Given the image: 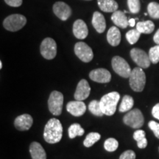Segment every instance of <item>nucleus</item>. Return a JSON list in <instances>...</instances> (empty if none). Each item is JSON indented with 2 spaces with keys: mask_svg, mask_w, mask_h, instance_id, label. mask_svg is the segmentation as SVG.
<instances>
[{
  "mask_svg": "<svg viewBox=\"0 0 159 159\" xmlns=\"http://www.w3.org/2000/svg\"><path fill=\"white\" fill-rule=\"evenodd\" d=\"M63 136V127L58 119L52 118L48 121L43 130V138L47 143L55 144L61 140Z\"/></svg>",
  "mask_w": 159,
  "mask_h": 159,
  "instance_id": "f257e3e1",
  "label": "nucleus"
},
{
  "mask_svg": "<svg viewBox=\"0 0 159 159\" xmlns=\"http://www.w3.org/2000/svg\"><path fill=\"white\" fill-rule=\"evenodd\" d=\"M119 99H120V95L116 91H113L104 95L99 100L103 114L106 116L114 115L116 112L117 103Z\"/></svg>",
  "mask_w": 159,
  "mask_h": 159,
  "instance_id": "f03ea898",
  "label": "nucleus"
},
{
  "mask_svg": "<svg viewBox=\"0 0 159 159\" xmlns=\"http://www.w3.org/2000/svg\"><path fill=\"white\" fill-rule=\"evenodd\" d=\"M129 83L134 91L141 92L144 90L146 84V75L142 68L136 67L133 69L129 77Z\"/></svg>",
  "mask_w": 159,
  "mask_h": 159,
  "instance_id": "7ed1b4c3",
  "label": "nucleus"
},
{
  "mask_svg": "<svg viewBox=\"0 0 159 159\" xmlns=\"http://www.w3.org/2000/svg\"><path fill=\"white\" fill-rule=\"evenodd\" d=\"M125 125L134 129L142 128L144 123V118L142 111L138 108H134L129 111L123 118Z\"/></svg>",
  "mask_w": 159,
  "mask_h": 159,
  "instance_id": "20e7f679",
  "label": "nucleus"
},
{
  "mask_svg": "<svg viewBox=\"0 0 159 159\" xmlns=\"http://www.w3.org/2000/svg\"><path fill=\"white\" fill-rule=\"evenodd\" d=\"M27 23V19L21 14H13L9 16L3 21L4 27L7 30L16 32L23 28Z\"/></svg>",
  "mask_w": 159,
  "mask_h": 159,
  "instance_id": "39448f33",
  "label": "nucleus"
},
{
  "mask_svg": "<svg viewBox=\"0 0 159 159\" xmlns=\"http://www.w3.org/2000/svg\"><path fill=\"white\" fill-rule=\"evenodd\" d=\"M63 103V95L57 91H53L48 99L49 110L52 114L59 116L61 114Z\"/></svg>",
  "mask_w": 159,
  "mask_h": 159,
  "instance_id": "423d86ee",
  "label": "nucleus"
},
{
  "mask_svg": "<svg viewBox=\"0 0 159 159\" xmlns=\"http://www.w3.org/2000/svg\"><path fill=\"white\" fill-rule=\"evenodd\" d=\"M111 65L114 71L119 76L124 78L130 77L132 70L128 62L124 58L119 56L114 57L111 61Z\"/></svg>",
  "mask_w": 159,
  "mask_h": 159,
  "instance_id": "0eeeda50",
  "label": "nucleus"
},
{
  "mask_svg": "<svg viewBox=\"0 0 159 159\" xmlns=\"http://www.w3.org/2000/svg\"><path fill=\"white\" fill-rule=\"evenodd\" d=\"M42 56L47 60L54 59L57 55V44L54 39L47 38L43 39L40 47Z\"/></svg>",
  "mask_w": 159,
  "mask_h": 159,
  "instance_id": "6e6552de",
  "label": "nucleus"
},
{
  "mask_svg": "<svg viewBox=\"0 0 159 159\" xmlns=\"http://www.w3.org/2000/svg\"><path fill=\"white\" fill-rule=\"evenodd\" d=\"M130 57L133 61L142 69H147L150 66V59L146 52L139 48H134L130 50Z\"/></svg>",
  "mask_w": 159,
  "mask_h": 159,
  "instance_id": "1a4fd4ad",
  "label": "nucleus"
},
{
  "mask_svg": "<svg viewBox=\"0 0 159 159\" xmlns=\"http://www.w3.org/2000/svg\"><path fill=\"white\" fill-rule=\"evenodd\" d=\"M75 52L77 57L85 63L90 62L94 57L92 49L84 42H77L75 44Z\"/></svg>",
  "mask_w": 159,
  "mask_h": 159,
  "instance_id": "9d476101",
  "label": "nucleus"
},
{
  "mask_svg": "<svg viewBox=\"0 0 159 159\" xmlns=\"http://www.w3.org/2000/svg\"><path fill=\"white\" fill-rule=\"evenodd\" d=\"M53 12L62 21L67 20L71 15V7L63 2H55L53 5Z\"/></svg>",
  "mask_w": 159,
  "mask_h": 159,
  "instance_id": "9b49d317",
  "label": "nucleus"
},
{
  "mask_svg": "<svg viewBox=\"0 0 159 159\" xmlns=\"http://www.w3.org/2000/svg\"><path fill=\"white\" fill-rule=\"evenodd\" d=\"M89 77L91 80L99 83H109L111 80L110 71L105 69H94L89 73Z\"/></svg>",
  "mask_w": 159,
  "mask_h": 159,
  "instance_id": "f8f14e48",
  "label": "nucleus"
},
{
  "mask_svg": "<svg viewBox=\"0 0 159 159\" xmlns=\"http://www.w3.org/2000/svg\"><path fill=\"white\" fill-rule=\"evenodd\" d=\"M91 88L86 80H81L77 84L76 91L75 93V99L76 100L82 101L87 99L90 94Z\"/></svg>",
  "mask_w": 159,
  "mask_h": 159,
  "instance_id": "ddd939ff",
  "label": "nucleus"
},
{
  "mask_svg": "<svg viewBox=\"0 0 159 159\" xmlns=\"http://www.w3.org/2000/svg\"><path fill=\"white\" fill-rule=\"evenodd\" d=\"M66 110L72 116L78 117L83 116L86 111V106L83 101H71L67 103Z\"/></svg>",
  "mask_w": 159,
  "mask_h": 159,
  "instance_id": "4468645a",
  "label": "nucleus"
},
{
  "mask_svg": "<svg viewBox=\"0 0 159 159\" xmlns=\"http://www.w3.org/2000/svg\"><path fill=\"white\" fill-rule=\"evenodd\" d=\"M33 119L30 114H25L17 116L14 121V125L17 130L21 131L28 130L33 125Z\"/></svg>",
  "mask_w": 159,
  "mask_h": 159,
  "instance_id": "2eb2a0df",
  "label": "nucleus"
},
{
  "mask_svg": "<svg viewBox=\"0 0 159 159\" xmlns=\"http://www.w3.org/2000/svg\"><path fill=\"white\" fill-rule=\"evenodd\" d=\"M73 33L78 39H85L88 36L89 30L86 24L82 19H77L73 25Z\"/></svg>",
  "mask_w": 159,
  "mask_h": 159,
  "instance_id": "dca6fc26",
  "label": "nucleus"
},
{
  "mask_svg": "<svg viewBox=\"0 0 159 159\" xmlns=\"http://www.w3.org/2000/svg\"><path fill=\"white\" fill-rule=\"evenodd\" d=\"M91 23H92V25L94 27V29L99 33H102L105 30V28H106V22H105V17L99 12H94V14H93Z\"/></svg>",
  "mask_w": 159,
  "mask_h": 159,
  "instance_id": "f3484780",
  "label": "nucleus"
},
{
  "mask_svg": "<svg viewBox=\"0 0 159 159\" xmlns=\"http://www.w3.org/2000/svg\"><path fill=\"white\" fill-rule=\"evenodd\" d=\"M32 159H47V154L44 149L39 142H33L30 146Z\"/></svg>",
  "mask_w": 159,
  "mask_h": 159,
  "instance_id": "a211bd4d",
  "label": "nucleus"
},
{
  "mask_svg": "<svg viewBox=\"0 0 159 159\" xmlns=\"http://www.w3.org/2000/svg\"><path fill=\"white\" fill-rule=\"evenodd\" d=\"M111 20L117 27L125 29L129 25L128 18L124 12L121 11H116L113 13L111 16Z\"/></svg>",
  "mask_w": 159,
  "mask_h": 159,
  "instance_id": "6ab92c4d",
  "label": "nucleus"
},
{
  "mask_svg": "<svg viewBox=\"0 0 159 159\" xmlns=\"http://www.w3.org/2000/svg\"><path fill=\"white\" fill-rule=\"evenodd\" d=\"M121 33L119 30L116 27H111L108 30V33H107V40L109 44L112 47H116L120 43L121 41Z\"/></svg>",
  "mask_w": 159,
  "mask_h": 159,
  "instance_id": "aec40b11",
  "label": "nucleus"
},
{
  "mask_svg": "<svg viewBox=\"0 0 159 159\" xmlns=\"http://www.w3.org/2000/svg\"><path fill=\"white\" fill-rule=\"evenodd\" d=\"M97 3L101 11L105 13H114L119 7L115 0H97Z\"/></svg>",
  "mask_w": 159,
  "mask_h": 159,
  "instance_id": "412c9836",
  "label": "nucleus"
},
{
  "mask_svg": "<svg viewBox=\"0 0 159 159\" xmlns=\"http://www.w3.org/2000/svg\"><path fill=\"white\" fill-rule=\"evenodd\" d=\"M136 29L141 33L144 34H150L153 32L155 29V25L152 21H139L136 25Z\"/></svg>",
  "mask_w": 159,
  "mask_h": 159,
  "instance_id": "4be33fe9",
  "label": "nucleus"
},
{
  "mask_svg": "<svg viewBox=\"0 0 159 159\" xmlns=\"http://www.w3.org/2000/svg\"><path fill=\"white\" fill-rule=\"evenodd\" d=\"M146 134L144 130H137L134 134V139L137 142V146L139 148L144 149L148 146V140H147Z\"/></svg>",
  "mask_w": 159,
  "mask_h": 159,
  "instance_id": "5701e85b",
  "label": "nucleus"
},
{
  "mask_svg": "<svg viewBox=\"0 0 159 159\" xmlns=\"http://www.w3.org/2000/svg\"><path fill=\"white\" fill-rule=\"evenodd\" d=\"M134 105V100L133 97L129 95H125L123 97L122 102H121L120 106H119V112L124 113L131 110Z\"/></svg>",
  "mask_w": 159,
  "mask_h": 159,
  "instance_id": "b1692460",
  "label": "nucleus"
},
{
  "mask_svg": "<svg viewBox=\"0 0 159 159\" xmlns=\"http://www.w3.org/2000/svg\"><path fill=\"white\" fill-rule=\"evenodd\" d=\"M69 136L70 139H75L76 136H82L84 134L85 130L80 125L75 123L71 125L68 129Z\"/></svg>",
  "mask_w": 159,
  "mask_h": 159,
  "instance_id": "393cba45",
  "label": "nucleus"
},
{
  "mask_svg": "<svg viewBox=\"0 0 159 159\" xmlns=\"http://www.w3.org/2000/svg\"><path fill=\"white\" fill-rule=\"evenodd\" d=\"M101 136L98 133H90L85 137L83 144L85 148H90L100 139Z\"/></svg>",
  "mask_w": 159,
  "mask_h": 159,
  "instance_id": "a878e982",
  "label": "nucleus"
},
{
  "mask_svg": "<svg viewBox=\"0 0 159 159\" xmlns=\"http://www.w3.org/2000/svg\"><path fill=\"white\" fill-rule=\"evenodd\" d=\"M89 109L90 111V112L92 114H94V116H102L103 113L101 109L100 106V102L98 100H92L89 103Z\"/></svg>",
  "mask_w": 159,
  "mask_h": 159,
  "instance_id": "bb28decb",
  "label": "nucleus"
},
{
  "mask_svg": "<svg viewBox=\"0 0 159 159\" xmlns=\"http://www.w3.org/2000/svg\"><path fill=\"white\" fill-rule=\"evenodd\" d=\"M141 34L142 33L137 29L130 30H129L126 33V39L130 44H134V43H136L138 41Z\"/></svg>",
  "mask_w": 159,
  "mask_h": 159,
  "instance_id": "cd10ccee",
  "label": "nucleus"
},
{
  "mask_svg": "<svg viewBox=\"0 0 159 159\" xmlns=\"http://www.w3.org/2000/svg\"><path fill=\"white\" fill-rule=\"evenodd\" d=\"M149 15L152 19H159V4L156 2H152L148 6Z\"/></svg>",
  "mask_w": 159,
  "mask_h": 159,
  "instance_id": "c85d7f7f",
  "label": "nucleus"
},
{
  "mask_svg": "<svg viewBox=\"0 0 159 159\" xmlns=\"http://www.w3.org/2000/svg\"><path fill=\"white\" fill-rule=\"evenodd\" d=\"M119 147V142L114 138H109L105 140L104 148L108 152H114Z\"/></svg>",
  "mask_w": 159,
  "mask_h": 159,
  "instance_id": "c756f323",
  "label": "nucleus"
},
{
  "mask_svg": "<svg viewBox=\"0 0 159 159\" xmlns=\"http://www.w3.org/2000/svg\"><path fill=\"white\" fill-rule=\"evenodd\" d=\"M149 57H150L151 63L156 64L159 62V45L152 47L149 50Z\"/></svg>",
  "mask_w": 159,
  "mask_h": 159,
  "instance_id": "7c9ffc66",
  "label": "nucleus"
},
{
  "mask_svg": "<svg viewBox=\"0 0 159 159\" xmlns=\"http://www.w3.org/2000/svg\"><path fill=\"white\" fill-rule=\"evenodd\" d=\"M128 5L131 13H138L140 11L141 4L139 0H128Z\"/></svg>",
  "mask_w": 159,
  "mask_h": 159,
  "instance_id": "2f4dec72",
  "label": "nucleus"
},
{
  "mask_svg": "<svg viewBox=\"0 0 159 159\" xmlns=\"http://www.w3.org/2000/svg\"><path fill=\"white\" fill-rule=\"evenodd\" d=\"M149 128L153 132L155 136L159 139V123L155 122V121H150L148 123Z\"/></svg>",
  "mask_w": 159,
  "mask_h": 159,
  "instance_id": "473e14b6",
  "label": "nucleus"
},
{
  "mask_svg": "<svg viewBox=\"0 0 159 159\" xmlns=\"http://www.w3.org/2000/svg\"><path fill=\"white\" fill-rule=\"evenodd\" d=\"M119 159H136V153L133 150H126L122 153Z\"/></svg>",
  "mask_w": 159,
  "mask_h": 159,
  "instance_id": "72a5a7b5",
  "label": "nucleus"
},
{
  "mask_svg": "<svg viewBox=\"0 0 159 159\" xmlns=\"http://www.w3.org/2000/svg\"><path fill=\"white\" fill-rule=\"evenodd\" d=\"M5 3L11 7H19L22 4V0H5Z\"/></svg>",
  "mask_w": 159,
  "mask_h": 159,
  "instance_id": "f704fd0d",
  "label": "nucleus"
},
{
  "mask_svg": "<svg viewBox=\"0 0 159 159\" xmlns=\"http://www.w3.org/2000/svg\"><path fill=\"white\" fill-rule=\"evenodd\" d=\"M152 114L154 118H156L159 120V103L156 104L153 108H152Z\"/></svg>",
  "mask_w": 159,
  "mask_h": 159,
  "instance_id": "c9c22d12",
  "label": "nucleus"
},
{
  "mask_svg": "<svg viewBox=\"0 0 159 159\" xmlns=\"http://www.w3.org/2000/svg\"><path fill=\"white\" fill-rule=\"evenodd\" d=\"M153 41L157 45H159V29L158 30H157L156 34L154 35Z\"/></svg>",
  "mask_w": 159,
  "mask_h": 159,
  "instance_id": "e433bc0d",
  "label": "nucleus"
},
{
  "mask_svg": "<svg viewBox=\"0 0 159 159\" xmlns=\"http://www.w3.org/2000/svg\"><path fill=\"white\" fill-rule=\"evenodd\" d=\"M128 23H129V25L130 26V27H134L135 25H136V19H130L128 20Z\"/></svg>",
  "mask_w": 159,
  "mask_h": 159,
  "instance_id": "4c0bfd02",
  "label": "nucleus"
},
{
  "mask_svg": "<svg viewBox=\"0 0 159 159\" xmlns=\"http://www.w3.org/2000/svg\"><path fill=\"white\" fill-rule=\"evenodd\" d=\"M0 69H2V61H0Z\"/></svg>",
  "mask_w": 159,
  "mask_h": 159,
  "instance_id": "58836bf2",
  "label": "nucleus"
},
{
  "mask_svg": "<svg viewBox=\"0 0 159 159\" xmlns=\"http://www.w3.org/2000/svg\"><path fill=\"white\" fill-rule=\"evenodd\" d=\"M158 150H159V148H158Z\"/></svg>",
  "mask_w": 159,
  "mask_h": 159,
  "instance_id": "ea45409f",
  "label": "nucleus"
}]
</instances>
